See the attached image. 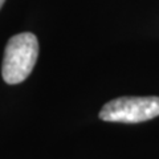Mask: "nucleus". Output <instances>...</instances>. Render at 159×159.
Wrapping results in <instances>:
<instances>
[{
  "mask_svg": "<svg viewBox=\"0 0 159 159\" xmlns=\"http://www.w3.org/2000/svg\"><path fill=\"white\" fill-rule=\"evenodd\" d=\"M39 40L31 32L12 36L4 49L2 76L9 85H17L29 77L39 58Z\"/></svg>",
  "mask_w": 159,
  "mask_h": 159,
  "instance_id": "obj_1",
  "label": "nucleus"
},
{
  "mask_svg": "<svg viewBox=\"0 0 159 159\" xmlns=\"http://www.w3.org/2000/svg\"><path fill=\"white\" fill-rule=\"evenodd\" d=\"M105 122L139 123L159 117V97H118L106 102L98 114Z\"/></svg>",
  "mask_w": 159,
  "mask_h": 159,
  "instance_id": "obj_2",
  "label": "nucleus"
},
{
  "mask_svg": "<svg viewBox=\"0 0 159 159\" xmlns=\"http://www.w3.org/2000/svg\"><path fill=\"white\" fill-rule=\"evenodd\" d=\"M4 2H6V0H0V9H2V7H3V4H4Z\"/></svg>",
  "mask_w": 159,
  "mask_h": 159,
  "instance_id": "obj_3",
  "label": "nucleus"
}]
</instances>
